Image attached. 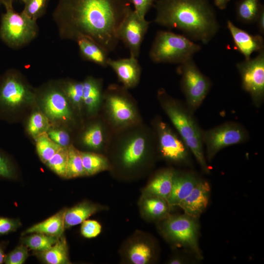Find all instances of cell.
I'll return each instance as SVG.
<instances>
[{"instance_id":"9","label":"cell","mask_w":264,"mask_h":264,"mask_svg":"<svg viewBox=\"0 0 264 264\" xmlns=\"http://www.w3.org/2000/svg\"><path fill=\"white\" fill-rule=\"evenodd\" d=\"M166 235L176 244L186 248L198 258L201 254L198 243L197 219L186 214L169 218L164 223Z\"/></svg>"},{"instance_id":"31","label":"cell","mask_w":264,"mask_h":264,"mask_svg":"<svg viewBox=\"0 0 264 264\" xmlns=\"http://www.w3.org/2000/svg\"><path fill=\"white\" fill-rule=\"evenodd\" d=\"M86 176L84 169L81 152L70 145L68 148L66 167V178Z\"/></svg>"},{"instance_id":"43","label":"cell","mask_w":264,"mask_h":264,"mask_svg":"<svg viewBox=\"0 0 264 264\" xmlns=\"http://www.w3.org/2000/svg\"><path fill=\"white\" fill-rule=\"evenodd\" d=\"M134 7V11L137 15L145 18L147 13L154 5L156 0H130Z\"/></svg>"},{"instance_id":"47","label":"cell","mask_w":264,"mask_h":264,"mask_svg":"<svg viewBox=\"0 0 264 264\" xmlns=\"http://www.w3.org/2000/svg\"><path fill=\"white\" fill-rule=\"evenodd\" d=\"M183 261L180 259H174L170 261V263L172 264H179L183 263Z\"/></svg>"},{"instance_id":"21","label":"cell","mask_w":264,"mask_h":264,"mask_svg":"<svg viewBox=\"0 0 264 264\" xmlns=\"http://www.w3.org/2000/svg\"><path fill=\"white\" fill-rule=\"evenodd\" d=\"M100 206L88 201L81 202L66 208L64 217L65 229L82 223L100 209Z\"/></svg>"},{"instance_id":"35","label":"cell","mask_w":264,"mask_h":264,"mask_svg":"<svg viewBox=\"0 0 264 264\" xmlns=\"http://www.w3.org/2000/svg\"><path fill=\"white\" fill-rule=\"evenodd\" d=\"M129 256L131 261L134 264H145L151 259L152 250L147 243L139 242L131 247Z\"/></svg>"},{"instance_id":"41","label":"cell","mask_w":264,"mask_h":264,"mask_svg":"<svg viewBox=\"0 0 264 264\" xmlns=\"http://www.w3.org/2000/svg\"><path fill=\"white\" fill-rule=\"evenodd\" d=\"M0 176L11 179L15 176V171L10 159L0 151Z\"/></svg>"},{"instance_id":"13","label":"cell","mask_w":264,"mask_h":264,"mask_svg":"<svg viewBox=\"0 0 264 264\" xmlns=\"http://www.w3.org/2000/svg\"><path fill=\"white\" fill-rule=\"evenodd\" d=\"M44 113L52 121H66L72 118L69 101L60 85H50L41 96Z\"/></svg>"},{"instance_id":"32","label":"cell","mask_w":264,"mask_h":264,"mask_svg":"<svg viewBox=\"0 0 264 264\" xmlns=\"http://www.w3.org/2000/svg\"><path fill=\"white\" fill-rule=\"evenodd\" d=\"M49 119L46 115L39 111L33 112L27 123V130L29 134L36 139L42 133L46 132L50 128Z\"/></svg>"},{"instance_id":"6","label":"cell","mask_w":264,"mask_h":264,"mask_svg":"<svg viewBox=\"0 0 264 264\" xmlns=\"http://www.w3.org/2000/svg\"><path fill=\"white\" fill-rule=\"evenodd\" d=\"M181 87L186 99V107L192 113L200 106L211 87L210 80L199 69L193 58L179 64Z\"/></svg>"},{"instance_id":"1","label":"cell","mask_w":264,"mask_h":264,"mask_svg":"<svg viewBox=\"0 0 264 264\" xmlns=\"http://www.w3.org/2000/svg\"><path fill=\"white\" fill-rule=\"evenodd\" d=\"M131 4L130 0H58L52 18L62 40L86 37L110 53L118 44V31Z\"/></svg>"},{"instance_id":"8","label":"cell","mask_w":264,"mask_h":264,"mask_svg":"<svg viewBox=\"0 0 264 264\" xmlns=\"http://www.w3.org/2000/svg\"><path fill=\"white\" fill-rule=\"evenodd\" d=\"M202 138L206 148V159L210 161L222 149L246 142L249 139V134L242 125L230 121L203 130Z\"/></svg>"},{"instance_id":"24","label":"cell","mask_w":264,"mask_h":264,"mask_svg":"<svg viewBox=\"0 0 264 264\" xmlns=\"http://www.w3.org/2000/svg\"><path fill=\"white\" fill-rule=\"evenodd\" d=\"M83 103L88 112L93 113L97 110L101 102V83L99 80L88 76L83 82Z\"/></svg>"},{"instance_id":"45","label":"cell","mask_w":264,"mask_h":264,"mask_svg":"<svg viewBox=\"0 0 264 264\" xmlns=\"http://www.w3.org/2000/svg\"><path fill=\"white\" fill-rule=\"evenodd\" d=\"M230 0H214L215 4L220 9L223 10L226 7Z\"/></svg>"},{"instance_id":"28","label":"cell","mask_w":264,"mask_h":264,"mask_svg":"<svg viewBox=\"0 0 264 264\" xmlns=\"http://www.w3.org/2000/svg\"><path fill=\"white\" fill-rule=\"evenodd\" d=\"M22 240V244L36 252H43L51 247L59 238L42 233L29 234Z\"/></svg>"},{"instance_id":"20","label":"cell","mask_w":264,"mask_h":264,"mask_svg":"<svg viewBox=\"0 0 264 264\" xmlns=\"http://www.w3.org/2000/svg\"><path fill=\"white\" fill-rule=\"evenodd\" d=\"M66 208H63L46 220L37 223L26 229L22 235L33 233L61 237L65 231L64 217Z\"/></svg>"},{"instance_id":"36","label":"cell","mask_w":264,"mask_h":264,"mask_svg":"<svg viewBox=\"0 0 264 264\" xmlns=\"http://www.w3.org/2000/svg\"><path fill=\"white\" fill-rule=\"evenodd\" d=\"M24 3L22 12L30 18L37 21L44 13L49 0H21Z\"/></svg>"},{"instance_id":"15","label":"cell","mask_w":264,"mask_h":264,"mask_svg":"<svg viewBox=\"0 0 264 264\" xmlns=\"http://www.w3.org/2000/svg\"><path fill=\"white\" fill-rule=\"evenodd\" d=\"M107 96V104L113 119L118 123L132 122L135 117L131 103L122 94V91L116 87H111Z\"/></svg>"},{"instance_id":"23","label":"cell","mask_w":264,"mask_h":264,"mask_svg":"<svg viewBox=\"0 0 264 264\" xmlns=\"http://www.w3.org/2000/svg\"><path fill=\"white\" fill-rule=\"evenodd\" d=\"M174 172L166 170L157 175L146 189L147 195L161 198L167 201L170 195Z\"/></svg>"},{"instance_id":"42","label":"cell","mask_w":264,"mask_h":264,"mask_svg":"<svg viewBox=\"0 0 264 264\" xmlns=\"http://www.w3.org/2000/svg\"><path fill=\"white\" fill-rule=\"evenodd\" d=\"M21 226V222L19 219L0 216V236L14 232Z\"/></svg>"},{"instance_id":"39","label":"cell","mask_w":264,"mask_h":264,"mask_svg":"<svg viewBox=\"0 0 264 264\" xmlns=\"http://www.w3.org/2000/svg\"><path fill=\"white\" fill-rule=\"evenodd\" d=\"M46 133L52 140L61 147L69 146L70 137L66 131L60 129L50 128Z\"/></svg>"},{"instance_id":"40","label":"cell","mask_w":264,"mask_h":264,"mask_svg":"<svg viewBox=\"0 0 264 264\" xmlns=\"http://www.w3.org/2000/svg\"><path fill=\"white\" fill-rule=\"evenodd\" d=\"M101 225L97 221L86 220L82 223L81 233L85 238H93L101 233Z\"/></svg>"},{"instance_id":"4","label":"cell","mask_w":264,"mask_h":264,"mask_svg":"<svg viewBox=\"0 0 264 264\" xmlns=\"http://www.w3.org/2000/svg\"><path fill=\"white\" fill-rule=\"evenodd\" d=\"M201 47L183 35L169 31H158L149 51V57L156 63L181 64Z\"/></svg>"},{"instance_id":"37","label":"cell","mask_w":264,"mask_h":264,"mask_svg":"<svg viewBox=\"0 0 264 264\" xmlns=\"http://www.w3.org/2000/svg\"><path fill=\"white\" fill-rule=\"evenodd\" d=\"M84 144L87 146L96 149L101 146L103 142V134L101 126L94 125L89 128L82 138Z\"/></svg>"},{"instance_id":"19","label":"cell","mask_w":264,"mask_h":264,"mask_svg":"<svg viewBox=\"0 0 264 264\" xmlns=\"http://www.w3.org/2000/svg\"><path fill=\"white\" fill-rule=\"evenodd\" d=\"M76 42L84 60L103 67L108 66L109 53L100 44L86 37L79 38Z\"/></svg>"},{"instance_id":"22","label":"cell","mask_w":264,"mask_h":264,"mask_svg":"<svg viewBox=\"0 0 264 264\" xmlns=\"http://www.w3.org/2000/svg\"><path fill=\"white\" fill-rule=\"evenodd\" d=\"M35 254L44 263L47 264H70L68 246L65 238L61 236L58 241L49 249Z\"/></svg>"},{"instance_id":"12","label":"cell","mask_w":264,"mask_h":264,"mask_svg":"<svg viewBox=\"0 0 264 264\" xmlns=\"http://www.w3.org/2000/svg\"><path fill=\"white\" fill-rule=\"evenodd\" d=\"M157 131L159 149L162 156L172 161L189 165L191 152L181 137L162 121L157 123Z\"/></svg>"},{"instance_id":"29","label":"cell","mask_w":264,"mask_h":264,"mask_svg":"<svg viewBox=\"0 0 264 264\" xmlns=\"http://www.w3.org/2000/svg\"><path fill=\"white\" fill-rule=\"evenodd\" d=\"M81 154L86 176L93 175L108 168V163L104 156L88 152H81Z\"/></svg>"},{"instance_id":"27","label":"cell","mask_w":264,"mask_h":264,"mask_svg":"<svg viewBox=\"0 0 264 264\" xmlns=\"http://www.w3.org/2000/svg\"><path fill=\"white\" fill-rule=\"evenodd\" d=\"M143 201L146 213L154 219L165 217L168 214L170 205L168 201L158 197L148 195Z\"/></svg>"},{"instance_id":"46","label":"cell","mask_w":264,"mask_h":264,"mask_svg":"<svg viewBox=\"0 0 264 264\" xmlns=\"http://www.w3.org/2000/svg\"><path fill=\"white\" fill-rule=\"evenodd\" d=\"M5 256L4 252L3 246L2 244H0V264L4 262Z\"/></svg>"},{"instance_id":"17","label":"cell","mask_w":264,"mask_h":264,"mask_svg":"<svg viewBox=\"0 0 264 264\" xmlns=\"http://www.w3.org/2000/svg\"><path fill=\"white\" fill-rule=\"evenodd\" d=\"M227 26L238 50L244 56L245 60L250 59L254 52L264 50V39L259 35H253L237 27L228 21Z\"/></svg>"},{"instance_id":"18","label":"cell","mask_w":264,"mask_h":264,"mask_svg":"<svg viewBox=\"0 0 264 264\" xmlns=\"http://www.w3.org/2000/svg\"><path fill=\"white\" fill-rule=\"evenodd\" d=\"M199 179L194 174L174 172L172 187L167 200L170 206H177L192 192Z\"/></svg>"},{"instance_id":"14","label":"cell","mask_w":264,"mask_h":264,"mask_svg":"<svg viewBox=\"0 0 264 264\" xmlns=\"http://www.w3.org/2000/svg\"><path fill=\"white\" fill-rule=\"evenodd\" d=\"M210 186L205 180L199 179L190 194L178 205L184 214L198 219L208 205Z\"/></svg>"},{"instance_id":"16","label":"cell","mask_w":264,"mask_h":264,"mask_svg":"<svg viewBox=\"0 0 264 264\" xmlns=\"http://www.w3.org/2000/svg\"><path fill=\"white\" fill-rule=\"evenodd\" d=\"M108 66L114 71L125 88H133L138 83L141 67L137 58L131 56L127 58L115 60L109 58Z\"/></svg>"},{"instance_id":"34","label":"cell","mask_w":264,"mask_h":264,"mask_svg":"<svg viewBox=\"0 0 264 264\" xmlns=\"http://www.w3.org/2000/svg\"><path fill=\"white\" fill-rule=\"evenodd\" d=\"M68 148V147L61 148L45 164L57 175L65 178L66 174Z\"/></svg>"},{"instance_id":"30","label":"cell","mask_w":264,"mask_h":264,"mask_svg":"<svg viewBox=\"0 0 264 264\" xmlns=\"http://www.w3.org/2000/svg\"><path fill=\"white\" fill-rule=\"evenodd\" d=\"M36 149L41 160L45 164L60 149V146L52 140L46 132L36 139Z\"/></svg>"},{"instance_id":"10","label":"cell","mask_w":264,"mask_h":264,"mask_svg":"<svg viewBox=\"0 0 264 264\" xmlns=\"http://www.w3.org/2000/svg\"><path fill=\"white\" fill-rule=\"evenodd\" d=\"M236 66L241 76L242 89L249 94L253 104L259 108L264 99V50L254 58L237 63Z\"/></svg>"},{"instance_id":"5","label":"cell","mask_w":264,"mask_h":264,"mask_svg":"<svg viewBox=\"0 0 264 264\" xmlns=\"http://www.w3.org/2000/svg\"><path fill=\"white\" fill-rule=\"evenodd\" d=\"M12 0L3 3L5 12L2 15L0 26V38L9 47L18 49L28 44L39 33L37 21L22 12L18 13L13 7Z\"/></svg>"},{"instance_id":"33","label":"cell","mask_w":264,"mask_h":264,"mask_svg":"<svg viewBox=\"0 0 264 264\" xmlns=\"http://www.w3.org/2000/svg\"><path fill=\"white\" fill-rule=\"evenodd\" d=\"M68 101L75 107L80 109L83 103V82L66 81L60 84Z\"/></svg>"},{"instance_id":"7","label":"cell","mask_w":264,"mask_h":264,"mask_svg":"<svg viewBox=\"0 0 264 264\" xmlns=\"http://www.w3.org/2000/svg\"><path fill=\"white\" fill-rule=\"evenodd\" d=\"M36 92L14 70L6 72L0 81V110L12 111L21 106L32 104Z\"/></svg>"},{"instance_id":"11","label":"cell","mask_w":264,"mask_h":264,"mask_svg":"<svg viewBox=\"0 0 264 264\" xmlns=\"http://www.w3.org/2000/svg\"><path fill=\"white\" fill-rule=\"evenodd\" d=\"M150 22L139 16L131 9L120 25L118 31L119 41L129 49L130 56L138 58L144 37Z\"/></svg>"},{"instance_id":"2","label":"cell","mask_w":264,"mask_h":264,"mask_svg":"<svg viewBox=\"0 0 264 264\" xmlns=\"http://www.w3.org/2000/svg\"><path fill=\"white\" fill-rule=\"evenodd\" d=\"M154 22L175 28L188 38L208 44L219 29L215 13L207 0H157Z\"/></svg>"},{"instance_id":"48","label":"cell","mask_w":264,"mask_h":264,"mask_svg":"<svg viewBox=\"0 0 264 264\" xmlns=\"http://www.w3.org/2000/svg\"><path fill=\"white\" fill-rule=\"evenodd\" d=\"M9 0H12L14 1V0H0V3H3L4 2L9 1Z\"/></svg>"},{"instance_id":"44","label":"cell","mask_w":264,"mask_h":264,"mask_svg":"<svg viewBox=\"0 0 264 264\" xmlns=\"http://www.w3.org/2000/svg\"><path fill=\"white\" fill-rule=\"evenodd\" d=\"M256 22L258 23V26L259 31L261 34L264 33V8L261 11Z\"/></svg>"},{"instance_id":"26","label":"cell","mask_w":264,"mask_h":264,"mask_svg":"<svg viewBox=\"0 0 264 264\" xmlns=\"http://www.w3.org/2000/svg\"><path fill=\"white\" fill-rule=\"evenodd\" d=\"M263 8L259 0H241L237 6V18L245 23L255 22Z\"/></svg>"},{"instance_id":"38","label":"cell","mask_w":264,"mask_h":264,"mask_svg":"<svg viewBox=\"0 0 264 264\" xmlns=\"http://www.w3.org/2000/svg\"><path fill=\"white\" fill-rule=\"evenodd\" d=\"M28 256V247L22 244L5 256L4 262L6 264H22Z\"/></svg>"},{"instance_id":"3","label":"cell","mask_w":264,"mask_h":264,"mask_svg":"<svg viewBox=\"0 0 264 264\" xmlns=\"http://www.w3.org/2000/svg\"><path fill=\"white\" fill-rule=\"evenodd\" d=\"M163 109L178 132L182 140L194 156L202 171L209 174L202 142V130L192 113L186 106L170 98L164 89L158 91Z\"/></svg>"},{"instance_id":"25","label":"cell","mask_w":264,"mask_h":264,"mask_svg":"<svg viewBox=\"0 0 264 264\" xmlns=\"http://www.w3.org/2000/svg\"><path fill=\"white\" fill-rule=\"evenodd\" d=\"M146 149V140L141 136L132 139L124 150L122 160L127 166L137 163L143 157Z\"/></svg>"}]
</instances>
